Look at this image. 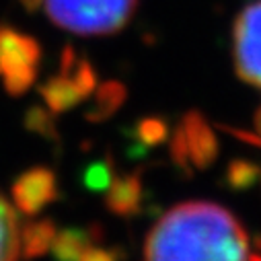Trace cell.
Segmentation results:
<instances>
[{"instance_id":"obj_6","label":"cell","mask_w":261,"mask_h":261,"mask_svg":"<svg viewBox=\"0 0 261 261\" xmlns=\"http://www.w3.org/2000/svg\"><path fill=\"white\" fill-rule=\"evenodd\" d=\"M261 169L255 163L249 161H234L228 167V179L234 187H249L253 185V181L259 177Z\"/></svg>"},{"instance_id":"obj_5","label":"cell","mask_w":261,"mask_h":261,"mask_svg":"<svg viewBox=\"0 0 261 261\" xmlns=\"http://www.w3.org/2000/svg\"><path fill=\"white\" fill-rule=\"evenodd\" d=\"M185 127H187V136L191 142V152H193L195 163L200 167L210 165L218 152V146H216V138L212 136L208 123L198 113H189Z\"/></svg>"},{"instance_id":"obj_4","label":"cell","mask_w":261,"mask_h":261,"mask_svg":"<svg viewBox=\"0 0 261 261\" xmlns=\"http://www.w3.org/2000/svg\"><path fill=\"white\" fill-rule=\"evenodd\" d=\"M21 226L15 208L0 195V261H19Z\"/></svg>"},{"instance_id":"obj_1","label":"cell","mask_w":261,"mask_h":261,"mask_svg":"<svg viewBox=\"0 0 261 261\" xmlns=\"http://www.w3.org/2000/svg\"><path fill=\"white\" fill-rule=\"evenodd\" d=\"M144 261H253V253L232 212L212 202H185L152 226Z\"/></svg>"},{"instance_id":"obj_2","label":"cell","mask_w":261,"mask_h":261,"mask_svg":"<svg viewBox=\"0 0 261 261\" xmlns=\"http://www.w3.org/2000/svg\"><path fill=\"white\" fill-rule=\"evenodd\" d=\"M47 17L74 33H113L127 23L136 0H43Z\"/></svg>"},{"instance_id":"obj_3","label":"cell","mask_w":261,"mask_h":261,"mask_svg":"<svg viewBox=\"0 0 261 261\" xmlns=\"http://www.w3.org/2000/svg\"><path fill=\"white\" fill-rule=\"evenodd\" d=\"M232 56L237 74L261 89V0L247 5L232 29Z\"/></svg>"}]
</instances>
